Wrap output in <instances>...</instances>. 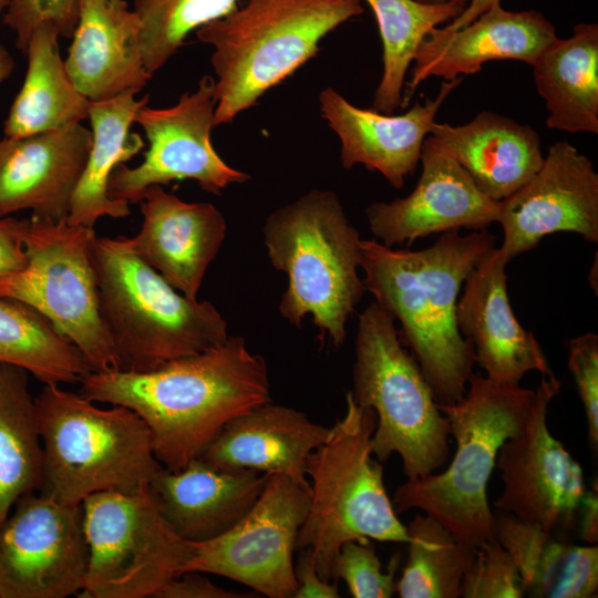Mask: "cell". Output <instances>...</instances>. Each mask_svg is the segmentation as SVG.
<instances>
[{
    "label": "cell",
    "instance_id": "6da1fadb",
    "mask_svg": "<svg viewBox=\"0 0 598 598\" xmlns=\"http://www.w3.org/2000/svg\"><path fill=\"white\" fill-rule=\"evenodd\" d=\"M80 383L86 399L134 411L169 471L198 458L233 419L271 401L265 359L237 336L150 371H91Z\"/></svg>",
    "mask_w": 598,
    "mask_h": 598
},
{
    "label": "cell",
    "instance_id": "7a4b0ae2",
    "mask_svg": "<svg viewBox=\"0 0 598 598\" xmlns=\"http://www.w3.org/2000/svg\"><path fill=\"white\" fill-rule=\"evenodd\" d=\"M495 246L487 229L445 231L420 250L361 239L365 290L400 323L399 338L440 404L460 401L473 374L474 350L458 330L456 305L465 279Z\"/></svg>",
    "mask_w": 598,
    "mask_h": 598
},
{
    "label": "cell",
    "instance_id": "3957f363",
    "mask_svg": "<svg viewBox=\"0 0 598 598\" xmlns=\"http://www.w3.org/2000/svg\"><path fill=\"white\" fill-rule=\"evenodd\" d=\"M363 0H243L195 31L213 48L215 125L254 106L319 51L320 41L363 13Z\"/></svg>",
    "mask_w": 598,
    "mask_h": 598
},
{
    "label": "cell",
    "instance_id": "277c9868",
    "mask_svg": "<svg viewBox=\"0 0 598 598\" xmlns=\"http://www.w3.org/2000/svg\"><path fill=\"white\" fill-rule=\"evenodd\" d=\"M264 244L271 265L288 278L280 315L300 328L310 316L319 334L340 347L364 295L361 239L332 190L312 189L266 218Z\"/></svg>",
    "mask_w": 598,
    "mask_h": 598
},
{
    "label": "cell",
    "instance_id": "5b68a950",
    "mask_svg": "<svg viewBox=\"0 0 598 598\" xmlns=\"http://www.w3.org/2000/svg\"><path fill=\"white\" fill-rule=\"evenodd\" d=\"M534 395L535 390L473 373L460 401L437 403L448 420L456 451L445 471L406 480L396 487L392 498L396 513L420 509L471 549L495 539L488 481L499 447L524 424Z\"/></svg>",
    "mask_w": 598,
    "mask_h": 598
},
{
    "label": "cell",
    "instance_id": "8992f818",
    "mask_svg": "<svg viewBox=\"0 0 598 598\" xmlns=\"http://www.w3.org/2000/svg\"><path fill=\"white\" fill-rule=\"evenodd\" d=\"M91 259L117 370L150 371L228 339L227 322L217 308L175 290L132 250L126 237L95 235Z\"/></svg>",
    "mask_w": 598,
    "mask_h": 598
},
{
    "label": "cell",
    "instance_id": "52a82bcc",
    "mask_svg": "<svg viewBox=\"0 0 598 598\" xmlns=\"http://www.w3.org/2000/svg\"><path fill=\"white\" fill-rule=\"evenodd\" d=\"M43 448L39 492L65 504L92 494H135L150 487L162 464L151 432L131 409H103L59 384H44L34 399Z\"/></svg>",
    "mask_w": 598,
    "mask_h": 598
},
{
    "label": "cell",
    "instance_id": "ba28073f",
    "mask_svg": "<svg viewBox=\"0 0 598 598\" xmlns=\"http://www.w3.org/2000/svg\"><path fill=\"white\" fill-rule=\"evenodd\" d=\"M375 426L374 411L358 405L348 392L343 416L307 460L310 504L296 549L312 550L317 571L327 581L346 542H408L406 526L385 491L383 466L372 458Z\"/></svg>",
    "mask_w": 598,
    "mask_h": 598
},
{
    "label": "cell",
    "instance_id": "9c48e42d",
    "mask_svg": "<svg viewBox=\"0 0 598 598\" xmlns=\"http://www.w3.org/2000/svg\"><path fill=\"white\" fill-rule=\"evenodd\" d=\"M354 354L350 393L377 415L372 454L379 462L400 455L408 480L437 472L450 456L448 420L394 318L375 301L359 316Z\"/></svg>",
    "mask_w": 598,
    "mask_h": 598
},
{
    "label": "cell",
    "instance_id": "30bf717a",
    "mask_svg": "<svg viewBox=\"0 0 598 598\" xmlns=\"http://www.w3.org/2000/svg\"><path fill=\"white\" fill-rule=\"evenodd\" d=\"M94 228L27 219L23 269L0 278V297L21 301L44 316L82 353L92 371L117 370L103 326L91 259Z\"/></svg>",
    "mask_w": 598,
    "mask_h": 598
},
{
    "label": "cell",
    "instance_id": "8fae6325",
    "mask_svg": "<svg viewBox=\"0 0 598 598\" xmlns=\"http://www.w3.org/2000/svg\"><path fill=\"white\" fill-rule=\"evenodd\" d=\"M89 560L80 597H156L193 555L162 515L150 487L99 492L82 502Z\"/></svg>",
    "mask_w": 598,
    "mask_h": 598
},
{
    "label": "cell",
    "instance_id": "7c38bea8",
    "mask_svg": "<svg viewBox=\"0 0 598 598\" xmlns=\"http://www.w3.org/2000/svg\"><path fill=\"white\" fill-rule=\"evenodd\" d=\"M309 504L310 483L269 474L256 503L231 528L189 542L193 555L183 573L219 575L269 598L295 597L292 553Z\"/></svg>",
    "mask_w": 598,
    "mask_h": 598
},
{
    "label": "cell",
    "instance_id": "4fadbf2b",
    "mask_svg": "<svg viewBox=\"0 0 598 598\" xmlns=\"http://www.w3.org/2000/svg\"><path fill=\"white\" fill-rule=\"evenodd\" d=\"M560 386L554 373L542 377L524 424L499 447L495 467L503 492L494 506L567 539L587 491L579 463L547 425L549 404Z\"/></svg>",
    "mask_w": 598,
    "mask_h": 598
},
{
    "label": "cell",
    "instance_id": "5bb4252c",
    "mask_svg": "<svg viewBox=\"0 0 598 598\" xmlns=\"http://www.w3.org/2000/svg\"><path fill=\"white\" fill-rule=\"evenodd\" d=\"M215 109V79L209 75L169 107L144 105L134 122L143 128L148 150L140 165L123 163L113 171L110 196L138 203L148 187L183 179H193L205 192L219 195L230 184L247 182L249 175L229 166L212 144Z\"/></svg>",
    "mask_w": 598,
    "mask_h": 598
},
{
    "label": "cell",
    "instance_id": "9a60e30c",
    "mask_svg": "<svg viewBox=\"0 0 598 598\" xmlns=\"http://www.w3.org/2000/svg\"><path fill=\"white\" fill-rule=\"evenodd\" d=\"M87 560L82 504L28 493L0 525V598L79 595Z\"/></svg>",
    "mask_w": 598,
    "mask_h": 598
},
{
    "label": "cell",
    "instance_id": "2e32d148",
    "mask_svg": "<svg viewBox=\"0 0 598 598\" xmlns=\"http://www.w3.org/2000/svg\"><path fill=\"white\" fill-rule=\"evenodd\" d=\"M498 247L509 262L551 234L566 231L598 243V174L591 161L569 142L549 146L539 169L501 200Z\"/></svg>",
    "mask_w": 598,
    "mask_h": 598
},
{
    "label": "cell",
    "instance_id": "e0dca14e",
    "mask_svg": "<svg viewBox=\"0 0 598 598\" xmlns=\"http://www.w3.org/2000/svg\"><path fill=\"white\" fill-rule=\"evenodd\" d=\"M415 188L390 203L365 209L369 229L386 247L409 246L432 234L486 229L497 223L501 202L489 198L431 135L423 144Z\"/></svg>",
    "mask_w": 598,
    "mask_h": 598
},
{
    "label": "cell",
    "instance_id": "ac0fdd59",
    "mask_svg": "<svg viewBox=\"0 0 598 598\" xmlns=\"http://www.w3.org/2000/svg\"><path fill=\"white\" fill-rule=\"evenodd\" d=\"M507 264L496 246L484 254L463 283L456 321L485 377L496 383L519 384L528 372L542 377L553 372L534 333L513 312Z\"/></svg>",
    "mask_w": 598,
    "mask_h": 598
},
{
    "label": "cell",
    "instance_id": "d6986e66",
    "mask_svg": "<svg viewBox=\"0 0 598 598\" xmlns=\"http://www.w3.org/2000/svg\"><path fill=\"white\" fill-rule=\"evenodd\" d=\"M92 144L81 123L0 141V218L31 210L32 218L69 217Z\"/></svg>",
    "mask_w": 598,
    "mask_h": 598
},
{
    "label": "cell",
    "instance_id": "ffe728a7",
    "mask_svg": "<svg viewBox=\"0 0 598 598\" xmlns=\"http://www.w3.org/2000/svg\"><path fill=\"white\" fill-rule=\"evenodd\" d=\"M461 82V78L444 80L434 99L416 102L400 115L358 107L333 87L323 89L320 112L340 140L342 166L350 169L364 165L383 175L394 188L403 187L405 177L420 163L440 107Z\"/></svg>",
    "mask_w": 598,
    "mask_h": 598
},
{
    "label": "cell",
    "instance_id": "44dd1931",
    "mask_svg": "<svg viewBox=\"0 0 598 598\" xmlns=\"http://www.w3.org/2000/svg\"><path fill=\"white\" fill-rule=\"evenodd\" d=\"M556 38L554 25L540 12L508 11L501 3L457 30L434 28L416 51L403 93L404 107L416 87L431 76L454 80L474 74L494 60L533 65Z\"/></svg>",
    "mask_w": 598,
    "mask_h": 598
},
{
    "label": "cell",
    "instance_id": "7402d4cb",
    "mask_svg": "<svg viewBox=\"0 0 598 598\" xmlns=\"http://www.w3.org/2000/svg\"><path fill=\"white\" fill-rule=\"evenodd\" d=\"M140 231L126 237L132 250L175 290L197 300L204 276L226 237L227 224L212 203H188L148 187L142 198Z\"/></svg>",
    "mask_w": 598,
    "mask_h": 598
},
{
    "label": "cell",
    "instance_id": "603a6c76",
    "mask_svg": "<svg viewBox=\"0 0 598 598\" xmlns=\"http://www.w3.org/2000/svg\"><path fill=\"white\" fill-rule=\"evenodd\" d=\"M64 64L91 102L140 92L152 78L144 65L141 20L126 1L80 0V17Z\"/></svg>",
    "mask_w": 598,
    "mask_h": 598
},
{
    "label": "cell",
    "instance_id": "cb8c5ba5",
    "mask_svg": "<svg viewBox=\"0 0 598 598\" xmlns=\"http://www.w3.org/2000/svg\"><path fill=\"white\" fill-rule=\"evenodd\" d=\"M268 475L218 470L198 457L179 471L162 466L150 491L173 530L186 542L200 543L239 522L258 499Z\"/></svg>",
    "mask_w": 598,
    "mask_h": 598
},
{
    "label": "cell",
    "instance_id": "d4e9b609",
    "mask_svg": "<svg viewBox=\"0 0 598 598\" xmlns=\"http://www.w3.org/2000/svg\"><path fill=\"white\" fill-rule=\"evenodd\" d=\"M329 433L330 426L270 401L228 422L199 458L223 471L254 470L309 483L308 456Z\"/></svg>",
    "mask_w": 598,
    "mask_h": 598
},
{
    "label": "cell",
    "instance_id": "484cf974",
    "mask_svg": "<svg viewBox=\"0 0 598 598\" xmlns=\"http://www.w3.org/2000/svg\"><path fill=\"white\" fill-rule=\"evenodd\" d=\"M465 169L478 189L501 202L539 169L542 140L526 124L484 111L466 124L436 123L430 133Z\"/></svg>",
    "mask_w": 598,
    "mask_h": 598
},
{
    "label": "cell",
    "instance_id": "4316f807",
    "mask_svg": "<svg viewBox=\"0 0 598 598\" xmlns=\"http://www.w3.org/2000/svg\"><path fill=\"white\" fill-rule=\"evenodd\" d=\"M495 539L511 555L525 596L592 598L598 592L597 545H574L512 514L497 511Z\"/></svg>",
    "mask_w": 598,
    "mask_h": 598
},
{
    "label": "cell",
    "instance_id": "83f0119b",
    "mask_svg": "<svg viewBox=\"0 0 598 598\" xmlns=\"http://www.w3.org/2000/svg\"><path fill=\"white\" fill-rule=\"evenodd\" d=\"M532 66L547 127L597 134L598 24L577 23L571 37L556 38Z\"/></svg>",
    "mask_w": 598,
    "mask_h": 598
},
{
    "label": "cell",
    "instance_id": "f1b7e54d",
    "mask_svg": "<svg viewBox=\"0 0 598 598\" xmlns=\"http://www.w3.org/2000/svg\"><path fill=\"white\" fill-rule=\"evenodd\" d=\"M136 93L128 91L91 103L87 120L92 127V144L72 198L69 224L94 228L103 216L118 219L131 214L128 203L112 198L107 186L113 171L144 147L142 137L130 130L150 96L136 100Z\"/></svg>",
    "mask_w": 598,
    "mask_h": 598
},
{
    "label": "cell",
    "instance_id": "f546056e",
    "mask_svg": "<svg viewBox=\"0 0 598 598\" xmlns=\"http://www.w3.org/2000/svg\"><path fill=\"white\" fill-rule=\"evenodd\" d=\"M49 23L34 29L27 47L28 69L4 122V137L56 130L89 118L91 101L73 84Z\"/></svg>",
    "mask_w": 598,
    "mask_h": 598
},
{
    "label": "cell",
    "instance_id": "4dcf8cb0",
    "mask_svg": "<svg viewBox=\"0 0 598 598\" xmlns=\"http://www.w3.org/2000/svg\"><path fill=\"white\" fill-rule=\"evenodd\" d=\"M28 373L0 363V525L21 496L42 485L43 448Z\"/></svg>",
    "mask_w": 598,
    "mask_h": 598
},
{
    "label": "cell",
    "instance_id": "1f68e13d",
    "mask_svg": "<svg viewBox=\"0 0 598 598\" xmlns=\"http://www.w3.org/2000/svg\"><path fill=\"white\" fill-rule=\"evenodd\" d=\"M363 1L375 16L383 48V71L372 105L375 111L392 114L404 107L405 75L424 38L432 29L460 16L466 6L416 0Z\"/></svg>",
    "mask_w": 598,
    "mask_h": 598
},
{
    "label": "cell",
    "instance_id": "d6a6232c",
    "mask_svg": "<svg viewBox=\"0 0 598 598\" xmlns=\"http://www.w3.org/2000/svg\"><path fill=\"white\" fill-rule=\"evenodd\" d=\"M0 363L20 367L44 384L80 382L92 371L44 316L8 297H0Z\"/></svg>",
    "mask_w": 598,
    "mask_h": 598
},
{
    "label": "cell",
    "instance_id": "836d02e7",
    "mask_svg": "<svg viewBox=\"0 0 598 598\" xmlns=\"http://www.w3.org/2000/svg\"><path fill=\"white\" fill-rule=\"evenodd\" d=\"M408 560L395 584L401 598H457L474 549L436 519L416 514L406 525Z\"/></svg>",
    "mask_w": 598,
    "mask_h": 598
},
{
    "label": "cell",
    "instance_id": "e575fe53",
    "mask_svg": "<svg viewBox=\"0 0 598 598\" xmlns=\"http://www.w3.org/2000/svg\"><path fill=\"white\" fill-rule=\"evenodd\" d=\"M141 20L144 65L153 76L200 27L219 19L239 0H133Z\"/></svg>",
    "mask_w": 598,
    "mask_h": 598
},
{
    "label": "cell",
    "instance_id": "d590c367",
    "mask_svg": "<svg viewBox=\"0 0 598 598\" xmlns=\"http://www.w3.org/2000/svg\"><path fill=\"white\" fill-rule=\"evenodd\" d=\"M401 555L395 554L388 570L370 539L346 542L334 559L331 580H343L355 598H390L395 592V575Z\"/></svg>",
    "mask_w": 598,
    "mask_h": 598
},
{
    "label": "cell",
    "instance_id": "8d00e7d4",
    "mask_svg": "<svg viewBox=\"0 0 598 598\" xmlns=\"http://www.w3.org/2000/svg\"><path fill=\"white\" fill-rule=\"evenodd\" d=\"M525 589L519 573L507 550L492 539L474 549V557L465 571L460 597L522 598Z\"/></svg>",
    "mask_w": 598,
    "mask_h": 598
},
{
    "label": "cell",
    "instance_id": "74e56055",
    "mask_svg": "<svg viewBox=\"0 0 598 598\" xmlns=\"http://www.w3.org/2000/svg\"><path fill=\"white\" fill-rule=\"evenodd\" d=\"M80 17V0H10L3 23L16 33L18 49L25 53L35 28L52 24L60 37L72 38Z\"/></svg>",
    "mask_w": 598,
    "mask_h": 598
},
{
    "label": "cell",
    "instance_id": "f35d334b",
    "mask_svg": "<svg viewBox=\"0 0 598 598\" xmlns=\"http://www.w3.org/2000/svg\"><path fill=\"white\" fill-rule=\"evenodd\" d=\"M568 369L574 377L587 421L588 441L598 446V336L586 332L568 341Z\"/></svg>",
    "mask_w": 598,
    "mask_h": 598
},
{
    "label": "cell",
    "instance_id": "ab89813d",
    "mask_svg": "<svg viewBox=\"0 0 598 598\" xmlns=\"http://www.w3.org/2000/svg\"><path fill=\"white\" fill-rule=\"evenodd\" d=\"M240 594L216 586L200 571H186L168 581L156 598H247Z\"/></svg>",
    "mask_w": 598,
    "mask_h": 598
},
{
    "label": "cell",
    "instance_id": "60d3db41",
    "mask_svg": "<svg viewBox=\"0 0 598 598\" xmlns=\"http://www.w3.org/2000/svg\"><path fill=\"white\" fill-rule=\"evenodd\" d=\"M27 219L0 218V278L24 268L27 254L22 234Z\"/></svg>",
    "mask_w": 598,
    "mask_h": 598
},
{
    "label": "cell",
    "instance_id": "b9f144b4",
    "mask_svg": "<svg viewBox=\"0 0 598 598\" xmlns=\"http://www.w3.org/2000/svg\"><path fill=\"white\" fill-rule=\"evenodd\" d=\"M295 576L298 585L296 598H338L340 596L336 584L319 576L310 548L301 549L295 566Z\"/></svg>",
    "mask_w": 598,
    "mask_h": 598
},
{
    "label": "cell",
    "instance_id": "7bdbcfd3",
    "mask_svg": "<svg viewBox=\"0 0 598 598\" xmlns=\"http://www.w3.org/2000/svg\"><path fill=\"white\" fill-rule=\"evenodd\" d=\"M580 537L589 545L598 542V495L597 486L586 492L580 509Z\"/></svg>",
    "mask_w": 598,
    "mask_h": 598
},
{
    "label": "cell",
    "instance_id": "ee69618b",
    "mask_svg": "<svg viewBox=\"0 0 598 598\" xmlns=\"http://www.w3.org/2000/svg\"><path fill=\"white\" fill-rule=\"evenodd\" d=\"M499 3L501 0H470L464 11L455 19L450 21L445 28L448 30H457L472 22L491 7Z\"/></svg>",
    "mask_w": 598,
    "mask_h": 598
},
{
    "label": "cell",
    "instance_id": "f6af8a7d",
    "mask_svg": "<svg viewBox=\"0 0 598 598\" xmlns=\"http://www.w3.org/2000/svg\"><path fill=\"white\" fill-rule=\"evenodd\" d=\"M14 69V60L10 52L0 44V83L10 76Z\"/></svg>",
    "mask_w": 598,
    "mask_h": 598
},
{
    "label": "cell",
    "instance_id": "bcb514c9",
    "mask_svg": "<svg viewBox=\"0 0 598 598\" xmlns=\"http://www.w3.org/2000/svg\"><path fill=\"white\" fill-rule=\"evenodd\" d=\"M416 1L422 2V3H431V4H433V3L455 2V3L467 6L470 0H416Z\"/></svg>",
    "mask_w": 598,
    "mask_h": 598
},
{
    "label": "cell",
    "instance_id": "7dc6e473",
    "mask_svg": "<svg viewBox=\"0 0 598 598\" xmlns=\"http://www.w3.org/2000/svg\"><path fill=\"white\" fill-rule=\"evenodd\" d=\"M9 3H10V0H0V14L2 12H6Z\"/></svg>",
    "mask_w": 598,
    "mask_h": 598
},
{
    "label": "cell",
    "instance_id": "c3c4849f",
    "mask_svg": "<svg viewBox=\"0 0 598 598\" xmlns=\"http://www.w3.org/2000/svg\"><path fill=\"white\" fill-rule=\"evenodd\" d=\"M111 1L114 2V3H122V2H124L125 0H111Z\"/></svg>",
    "mask_w": 598,
    "mask_h": 598
}]
</instances>
